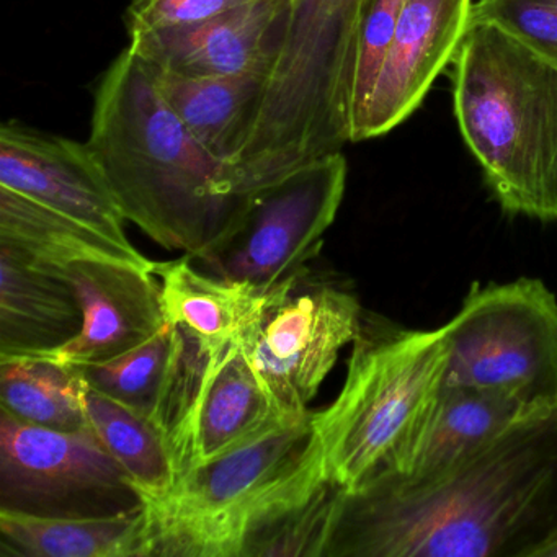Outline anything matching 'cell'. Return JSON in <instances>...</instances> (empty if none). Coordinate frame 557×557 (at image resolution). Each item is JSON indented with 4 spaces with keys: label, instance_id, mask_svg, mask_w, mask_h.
Returning a JSON list of instances; mask_svg holds the SVG:
<instances>
[{
    "label": "cell",
    "instance_id": "6da1fadb",
    "mask_svg": "<svg viewBox=\"0 0 557 557\" xmlns=\"http://www.w3.org/2000/svg\"><path fill=\"white\" fill-rule=\"evenodd\" d=\"M557 531V404L425 479L342 492L324 557H531Z\"/></svg>",
    "mask_w": 557,
    "mask_h": 557
},
{
    "label": "cell",
    "instance_id": "7a4b0ae2",
    "mask_svg": "<svg viewBox=\"0 0 557 557\" xmlns=\"http://www.w3.org/2000/svg\"><path fill=\"white\" fill-rule=\"evenodd\" d=\"M87 145L126 221L164 249L203 259L233 236L249 207L231 190L226 164L191 135L133 48L97 87Z\"/></svg>",
    "mask_w": 557,
    "mask_h": 557
},
{
    "label": "cell",
    "instance_id": "3957f363",
    "mask_svg": "<svg viewBox=\"0 0 557 557\" xmlns=\"http://www.w3.org/2000/svg\"><path fill=\"white\" fill-rule=\"evenodd\" d=\"M453 64L456 122L492 198L557 221V64L492 24L468 28Z\"/></svg>",
    "mask_w": 557,
    "mask_h": 557
},
{
    "label": "cell",
    "instance_id": "277c9868",
    "mask_svg": "<svg viewBox=\"0 0 557 557\" xmlns=\"http://www.w3.org/2000/svg\"><path fill=\"white\" fill-rule=\"evenodd\" d=\"M368 0H289L256 125L227 165L231 190L249 201L289 172L351 143L358 45Z\"/></svg>",
    "mask_w": 557,
    "mask_h": 557
},
{
    "label": "cell",
    "instance_id": "5b68a950",
    "mask_svg": "<svg viewBox=\"0 0 557 557\" xmlns=\"http://www.w3.org/2000/svg\"><path fill=\"white\" fill-rule=\"evenodd\" d=\"M347 376L312 412L329 481L355 491L399 461L446 381L445 329H412L364 309Z\"/></svg>",
    "mask_w": 557,
    "mask_h": 557
},
{
    "label": "cell",
    "instance_id": "8992f818",
    "mask_svg": "<svg viewBox=\"0 0 557 557\" xmlns=\"http://www.w3.org/2000/svg\"><path fill=\"white\" fill-rule=\"evenodd\" d=\"M315 449L312 412L178 478L146 504L151 556L237 557L240 534L288 487Z\"/></svg>",
    "mask_w": 557,
    "mask_h": 557
},
{
    "label": "cell",
    "instance_id": "52a82bcc",
    "mask_svg": "<svg viewBox=\"0 0 557 557\" xmlns=\"http://www.w3.org/2000/svg\"><path fill=\"white\" fill-rule=\"evenodd\" d=\"M363 311L348 276L312 262L260 289L237 338L283 413L309 412L342 348L357 338Z\"/></svg>",
    "mask_w": 557,
    "mask_h": 557
},
{
    "label": "cell",
    "instance_id": "ba28073f",
    "mask_svg": "<svg viewBox=\"0 0 557 557\" xmlns=\"http://www.w3.org/2000/svg\"><path fill=\"white\" fill-rule=\"evenodd\" d=\"M443 329L446 384L494 391L528 409L557 404V298L543 280L474 282Z\"/></svg>",
    "mask_w": 557,
    "mask_h": 557
},
{
    "label": "cell",
    "instance_id": "9c48e42d",
    "mask_svg": "<svg viewBox=\"0 0 557 557\" xmlns=\"http://www.w3.org/2000/svg\"><path fill=\"white\" fill-rule=\"evenodd\" d=\"M175 331L174 360L151 419L168 438L178 478L296 420L282 412L239 338L210 348L181 325Z\"/></svg>",
    "mask_w": 557,
    "mask_h": 557
},
{
    "label": "cell",
    "instance_id": "30bf717a",
    "mask_svg": "<svg viewBox=\"0 0 557 557\" xmlns=\"http://www.w3.org/2000/svg\"><path fill=\"white\" fill-rule=\"evenodd\" d=\"M145 504L90 426L54 430L0 409V508L106 517Z\"/></svg>",
    "mask_w": 557,
    "mask_h": 557
},
{
    "label": "cell",
    "instance_id": "8fae6325",
    "mask_svg": "<svg viewBox=\"0 0 557 557\" xmlns=\"http://www.w3.org/2000/svg\"><path fill=\"white\" fill-rule=\"evenodd\" d=\"M342 151L289 172L250 198L233 236L200 262L208 272L259 289L318 259L347 187Z\"/></svg>",
    "mask_w": 557,
    "mask_h": 557
},
{
    "label": "cell",
    "instance_id": "7c38bea8",
    "mask_svg": "<svg viewBox=\"0 0 557 557\" xmlns=\"http://www.w3.org/2000/svg\"><path fill=\"white\" fill-rule=\"evenodd\" d=\"M0 187L132 246L125 214L87 143L5 122L0 128Z\"/></svg>",
    "mask_w": 557,
    "mask_h": 557
},
{
    "label": "cell",
    "instance_id": "4fadbf2b",
    "mask_svg": "<svg viewBox=\"0 0 557 557\" xmlns=\"http://www.w3.org/2000/svg\"><path fill=\"white\" fill-rule=\"evenodd\" d=\"M474 0H407L391 35L351 143L380 138L406 122L455 60Z\"/></svg>",
    "mask_w": 557,
    "mask_h": 557
},
{
    "label": "cell",
    "instance_id": "5bb4252c",
    "mask_svg": "<svg viewBox=\"0 0 557 557\" xmlns=\"http://www.w3.org/2000/svg\"><path fill=\"white\" fill-rule=\"evenodd\" d=\"M289 0H259L178 27L129 34V48L158 70L188 77L262 73L269 79L282 47Z\"/></svg>",
    "mask_w": 557,
    "mask_h": 557
},
{
    "label": "cell",
    "instance_id": "9a60e30c",
    "mask_svg": "<svg viewBox=\"0 0 557 557\" xmlns=\"http://www.w3.org/2000/svg\"><path fill=\"white\" fill-rule=\"evenodd\" d=\"M54 270L71 283L84 311L81 334L38 357L67 367L113 360L154 337L168 319L152 270L126 263L76 262Z\"/></svg>",
    "mask_w": 557,
    "mask_h": 557
},
{
    "label": "cell",
    "instance_id": "2e32d148",
    "mask_svg": "<svg viewBox=\"0 0 557 557\" xmlns=\"http://www.w3.org/2000/svg\"><path fill=\"white\" fill-rule=\"evenodd\" d=\"M73 286L54 270L0 243V355H45L83 331Z\"/></svg>",
    "mask_w": 557,
    "mask_h": 557
},
{
    "label": "cell",
    "instance_id": "e0dca14e",
    "mask_svg": "<svg viewBox=\"0 0 557 557\" xmlns=\"http://www.w3.org/2000/svg\"><path fill=\"white\" fill-rule=\"evenodd\" d=\"M534 410L494 391L445 383L389 471L412 481L438 474Z\"/></svg>",
    "mask_w": 557,
    "mask_h": 557
},
{
    "label": "cell",
    "instance_id": "ac0fdd59",
    "mask_svg": "<svg viewBox=\"0 0 557 557\" xmlns=\"http://www.w3.org/2000/svg\"><path fill=\"white\" fill-rule=\"evenodd\" d=\"M149 67L156 86L198 143L226 168L233 164L256 125L267 74L188 77Z\"/></svg>",
    "mask_w": 557,
    "mask_h": 557
},
{
    "label": "cell",
    "instance_id": "d6986e66",
    "mask_svg": "<svg viewBox=\"0 0 557 557\" xmlns=\"http://www.w3.org/2000/svg\"><path fill=\"white\" fill-rule=\"evenodd\" d=\"M2 549L27 557H151L146 504L106 517H44L0 508Z\"/></svg>",
    "mask_w": 557,
    "mask_h": 557
},
{
    "label": "cell",
    "instance_id": "ffe728a7",
    "mask_svg": "<svg viewBox=\"0 0 557 557\" xmlns=\"http://www.w3.org/2000/svg\"><path fill=\"white\" fill-rule=\"evenodd\" d=\"M0 243L15 247L47 269L76 262L126 263L148 270L156 267L133 244L116 243L73 218L2 187Z\"/></svg>",
    "mask_w": 557,
    "mask_h": 557
},
{
    "label": "cell",
    "instance_id": "44dd1931",
    "mask_svg": "<svg viewBox=\"0 0 557 557\" xmlns=\"http://www.w3.org/2000/svg\"><path fill=\"white\" fill-rule=\"evenodd\" d=\"M162 306L171 324L181 325L201 344L220 348L239 337L260 289L198 269L194 257L156 262Z\"/></svg>",
    "mask_w": 557,
    "mask_h": 557
},
{
    "label": "cell",
    "instance_id": "7402d4cb",
    "mask_svg": "<svg viewBox=\"0 0 557 557\" xmlns=\"http://www.w3.org/2000/svg\"><path fill=\"white\" fill-rule=\"evenodd\" d=\"M84 409L90 429L122 466L145 504L162 500L174 491L177 466L154 420L103 396L87 383Z\"/></svg>",
    "mask_w": 557,
    "mask_h": 557
},
{
    "label": "cell",
    "instance_id": "603a6c76",
    "mask_svg": "<svg viewBox=\"0 0 557 557\" xmlns=\"http://www.w3.org/2000/svg\"><path fill=\"white\" fill-rule=\"evenodd\" d=\"M84 389L76 367L38 355H0V404L24 422L54 430L89 426Z\"/></svg>",
    "mask_w": 557,
    "mask_h": 557
},
{
    "label": "cell",
    "instance_id": "cb8c5ba5",
    "mask_svg": "<svg viewBox=\"0 0 557 557\" xmlns=\"http://www.w3.org/2000/svg\"><path fill=\"white\" fill-rule=\"evenodd\" d=\"M175 345L177 331L168 322L139 347L103 363L76 368L92 389L151 419L171 371Z\"/></svg>",
    "mask_w": 557,
    "mask_h": 557
},
{
    "label": "cell",
    "instance_id": "d4e9b609",
    "mask_svg": "<svg viewBox=\"0 0 557 557\" xmlns=\"http://www.w3.org/2000/svg\"><path fill=\"white\" fill-rule=\"evenodd\" d=\"M475 24L497 25L557 64V0H478L469 27Z\"/></svg>",
    "mask_w": 557,
    "mask_h": 557
},
{
    "label": "cell",
    "instance_id": "484cf974",
    "mask_svg": "<svg viewBox=\"0 0 557 557\" xmlns=\"http://www.w3.org/2000/svg\"><path fill=\"white\" fill-rule=\"evenodd\" d=\"M406 2L407 0H368L367 2L363 24H361L360 45H358L351 128L367 109L394 25Z\"/></svg>",
    "mask_w": 557,
    "mask_h": 557
},
{
    "label": "cell",
    "instance_id": "4316f807",
    "mask_svg": "<svg viewBox=\"0 0 557 557\" xmlns=\"http://www.w3.org/2000/svg\"><path fill=\"white\" fill-rule=\"evenodd\" d=\"M259 0H132L129 2V34L178 27L207 21Z\"/></svg>",
    "mask_w": 557,
    "mask_h": 557
},
{
    "label": "cell",
    "instance_id": "83f0119b",
    "mask_svg": "<svg viewBox=\"0 0 557 557\" xmlns=\"http://www.w3.org/2000/svg\"><path fill=\"white\" fill-rule=\"evenodd\" d=\"M531 557H557V531L546 543L541 544L537 549H534Z\"/></svg>",
    "mask_w": 557,
    "mask_h": 557
}]
</instances>
